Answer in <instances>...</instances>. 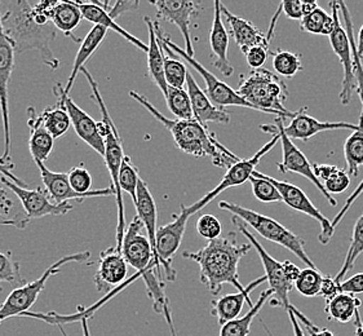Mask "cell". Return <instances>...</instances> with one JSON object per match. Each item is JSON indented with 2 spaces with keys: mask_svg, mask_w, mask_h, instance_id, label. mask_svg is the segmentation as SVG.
I'll return each mask as SVG.
<instances>
[{
  "mask_svg": "<svg viewBox=\"0 0 363 336\" xmlns=\"http://www.w3.org/2000/svg\"><path fill=\"white\" fill-rule=\"evenodd\" d=\"M51 0L30 4L26 0L11 1L1 15V25L16 53L35 51L40 53L44 64L57 70L60 61L52 51L51 43L56 39V28L51 21Z\"/></svg>",
  "mask_w": 363,
  "mask_h": 336,
  "instance_id": "cell-1",
  "label": "cell"
},
{
  "mask_svg": "<svg viewBox=\"0 0 363 336\" xmlns=\"http://www.w3.org/2000/svg\"><path fill=\"white\" fill-rule=\"evenodd\" d=\"M251 249V243H238L237 235L230 233L208 241L203 249L196 252H184L182 256L199 265L201 282L216 296L226 284L240 291L246 289L240 282L238 264Z\"/></svg>",
  "mask_w": 363,
  "mask_h": 336,
  "instance_id": "cell-2",
  "label": "cell"
},
{
  "mask_svg": "<svg viewBox=\"0 0 363 336\" xmlns=\"http://www.w3.org/2000/svg\"><path fill=\"white\" fill-rule=\"evenodd\" d=\"M130 96L167 128L174 138L176 147L184 153L196 158H210L212 163L220 168H230L240 161L237 155L218 142L215 133L208 131L207 127L196 122V119H169L136 91H131Z\"/></svg>",
  "mask_w": 363,
  "mask_h": 336,
  "instance_id": "cell-3",
  "label": "cell"
},
{
  "mask_svg": "<svg viewBox=\"0 0 363 336\" xmlns=\"http://www.w3.org/2000/svg\"><path fill=\"white\" fill-rule=\"evenodd\" d=\"M144 224L138 216L132 220L127 227L124 234L123 247L122 254L128 265L141 274L146 286L147 296L153 301V309L155 313L164 315L167 321L171 334H174V320L172 312L169 307L166 293H164V282L158 277L157 264L154 260L153 249L147 235L141 233Z\"/></svg>",
  "mask_w": 363,
  "mask_h": 336,
  "instance_id": "cell-4",
  "label": "cell"
},
{
  "mask_svg": "<svg viewBox=\"0 0 363 336\" xmlns=\"http://www.w3.org/2000/svg\"><path fill=\"white\" fill-rule=\"evenodd\" d=\"M83 74L86 75L89 87L92 91V99L97 103L99 109L101 111V122H99V128L101 132L104 142H105V163L111 176V188L116 191V207H118V224H116V247L122 252L123 247L124 234L127 230L125 227V212H124L123 197L122 190L119 188V172L122 167L124 155L123 147H122V140L119 136V132L116 130V125L113 123L110 118L109 111L105 105V101L100 94V88L94 77L88 72L86 67L82 69Z\"/></svg>",
  "mask_w": 363,
  "mask_h": 336,
  "instance_id": "cell-5",
  "label": "cell"
},
{
  "mask_svg": "<svg viewBox=\"0 0 363 336\" xmlns=\"http://www.w3.org/2000/svg\"><path fill=\"white\" fill-rule=\"evenodd\" d=\"M238 95L252 103L262 113L276 114L279 118L294 119L296 111L284 108L289 89L279 77L267 69L252 70L247 78H240Z\"/></svg>",
  "mask_w": 363,
  "mask_h": 336,
  "instance_id": "cell-6",
  "label": "cell"
},
{
  "mask_svg": "<svg viewBox=\"0 0 363 336\" xmlns=\"http://www.w3.org/2000/svg\"><path fill=\"white\" fill-rule=\"evenodd\" d=\"M218 207H220V210L230 212L232 215H234V218L240 219L242 223L252 228L255 232H257L265 240L274 242L277 245L284 246V249L290 250L291 252L294 255L298 256V259L306 264L308 268L317 269V267L314 265L304 249L306 241H303L298 235L292 233L282 224H279L277 220L262 215L259 212L248 210L246 207L228 202V201L218 202Z\"/></svg>",
  "mask_w": 363,
  "mask_h": 336,
  "instance_id": "cell-7",
  "label": "cell"
},
{
  "mask_svg": "<svg viewBox=\"0 0 363 336\" xmlns=\"http://www.w3.org/2000/svg\"><path fill=\"white\" fill-rule=\"evenodd\" d=\"M89 257H91L89 251L64 256L56 263L52 264L51 267H48L42 274V277L15 289L12 293L8 295L4 303L0 306V323H3L8 318L18 317V315L29 312L30 308L37 303L39 295L45 289L47 281L58 274L65 264L83 263Z\"/></svg>",
  "mask_w": 363,
  "mask_h": 336,
  "instance_id": "cell-8",
  "label": "cell"
},
{
  "mask_svg": "<svg viewBox=\"0 0 363 336\" xmlns=\"http://www.w3.org/2000/svg\"><path fill=\"white\" fill-rule=\"evenodd\" d=\"M154 28H155V33H157L158 38L167 45L171 51L174 52V56L182 57L188 65L191 66L196 73H199V75L203 78L204 83H206V91L204 92H206V95L208 96L211 103H213L215 106H218L220 109H224L225 106H240V108H248V109L260 111L252 103H247L245 99H242L235 89H233L230 86H228L225 82L218 79L201 62H198L194 57H190L185 50H182L179 45H176L167 35H164L162 33V29H160V22L154 21Z\"/></svg>",
  "mask_w": 363,
  "mask_h": 336,
  "instance_id": "cell-9",
  "label": "cell"
},
{
  "mask_svg": "<svg viewBox=\"0 0 363 336\" xmlns=\"http://www.w3.org/2000/svg\"><path fill=\"white\" fill-rule=\"evenodd\" d=\"M284 118H277L274 125H260V130L262 132H267L269 135H279V141L282 144V153H284V162L277 163L278 169L281 174H287V172H294L300 176H304L309 181H312L318 189L322 191V194L325 196L327 202L333 207L337 206V201L335 199L326 188L320 184V180L315 177L314 172H313V164L311 162L308 161L304 153L298 149L292 140L284 133Z\"/></svg>",
  "mask_w": 363,
  "mask_h": 336,
  "instance_id": "cell-10",
  "label": "cell"
},
{
  "mask_svg": "<svg viewBox=\"0 0 363 336\" xmlns=\"http://www.w3.org/2000/svg\"><path fill=\"white\" fill-rule=\"evenodd\" d=\"M233 224L240 229L242 234L246 235L248 238L250 243L252 245V247L256 250V252L260 256L262 267L265 269V277H267V282L269 284V289L273 291V298L270 299V306L274 307H282L289 310L291 307L290 291L294 287V284L290 282L286 274H284V263L276 260L273 256L269 255L265 249L260 245V242L256 240L254 234L248 230L247 227L245 223H242L240 219L237 218H232Z\"/></svg>",
  "mask_w": 363,
  "mask_h": 336,
  "instance_id": "cell-11",
  "label": "cell"
},
{
  "mask_svg": "<svg viewBox=\"0 0 363 336\" xmlns=\"http://www.w3.org/2000/svg\"><path fill=\"white\" fill-rule=\"evenodd\" d=\"M278 141H279V135L276 133L273 136V139L268 141L257 153L252 155V158H250V159H240L235 164H233L232 167L228 168L225 176L223 177L221 183L218 184L216 188H213L204 197L201 198L199 201H196L194 205L188 206V212H189L190 216H193L196 212L201 211L202 208H204L210 202H212L224 190L229 189L232 186H238V185H242V184L248 181L250 177L254 174L255 167L259 164L260 159H262L265 154L269 153L273 147H276Z\"/></svg>",
  "mask_w": 363,
  "mask_h": 336,
  "instance_id": "cell-12",
  "label": "cell"
},
{
  "mask_svg": "<svg viewBox=\"0 0 363 336\" xmlns=\"http://www.w3.org/2000/svg\"><path fill=\"white\" fill-rule=\"evenodd\" d=\"M15 47L8 39L0 13V111L3 119L4 132V152L0 157V163L13 164L11 162V123H9V109H8V84L15 67Z\"/></svg>",
  "mask_w": 363,
  "mask_h": 336,
  "instance_id": "cell-13",
  "label": "cell"
},
{
  "mask_svg": "<svg viewBox=\"0 0 363 336\" xmlns=\"http://www.w3.org/2000/svg\"><path fill=\"white\" fill-rule=\"evenodd\" d=\"M190 218L188 206L182 205L180 213L174 216L169 224L158 228L157 232V254L160 257V267L166 274V279L169 282H174L177 277V273L172 268V259L182 246Z\"/></svg>",
  "mask_w": 363,
  "mask_h": 336,
  "instance_id": "cell-14",
  "label": "cell"
},
{
  "mask_svg": "<svg viewBox=\"0 0 363 336\" xmlns=\"http://www.w3.org/2000/svg\"><path fill=\"white\" fill-rule=\"evenodd\" d=\"M330 7L333 11V17L335 18V29L330 35V43L333 47L335 55L339 57L344 69V78H342V91H340V101L342 105H348L352 100V96L357 91L356 78L353 73V53L352 45L349 40L348 34L342 28L339 18V3L331 1Z\"/></svg>",
  "mask_w": 363,
  "mask_h": 336,
  "instance_id": "cell-15",
  "label": "cell"
},
{
  "mask_svg": "<svg viewBox=\"0 0 363 336\" xmlns=\"http://www.w3.org/2000/svg\"><path fill=\"white\" fill-rule=\"evenodd\" d=\"M53 92L57 96V103L65 108L69 117L72 119V125L79 139L83 140L87 145L92 147L95 152L100 154L102 158L105 157V142L101 132L99 128V122H96L84 110L80 109L77 103H74L70 96L65 95L64 87L57 83Z\"/></svg>",
  "mask_w": 363,
  "mask_h": 336,
  "instance_id": "cell-16",
  "label": "cell"
},
{
  "mask_svg": "<svg viewBox=\"0 0 363 336\" xmlns=\"http://www.w3.org/2000/svg\"><path fill=\"white\" fill-rule=\"evenodd\" d=\"M150 4L157 9V16L160 20L171 22L180 29L185 42V52L190 57H194L190 25L193 18L201 12V3L191 0H157L150 1Z\"/></svg>",
  "mask_w": 363,
  "mask_h": 336,
  "instance_id": "cell-17",
  "label": "cell"
},
{
  "mask_svg": "<svg viewBox=\"0 0 363 336\" xmlns=\"http://www.w3.org/2000/svg\"><path fill=\"white\" fill-rule=\"evenodd\" d=\"M1 183L8 189L13 191L16 197L20 199L23 212L26 213L28 219H40L44 216H58V215H65L69 211L73 210V206L70 202H66L62 205H56L55 202H51L47 193L42 188L37 189H29V188H21L7 177H1Z\"/></svg>",
  "mask_w": 363,
  "mask_h": 336,
  "instance_id": "cell-18",
  "label": "cell"
},
{
  "mask_svg": "<svg viewBox=\"0 0 363 336\" xmlns=\"http://www.w3.org/2000/svg\"><path fill=\"white\" fill-rule=\"evenodd\" d=\"M267 179L281 193L286 205L291 207L292 210H295V211L306 213L309 218L317 220L320 223V228H322V232L320 234V242L322 245H327L335 233L333 223L327 219L326 216H323L322 212L315 206L313 205L312 201L309 199L306 193L294 184L287 183V181H279V180H276L272 176L268 175H267Z\"/></svg>",
  "mask_w": 363,
  "mask_h": 336,
  "instance_id": "cell-19",
  "label": "cell"
},
{
  "mask_svg": "<svg viewBox=\"0 0 363 336\" xmlns=\"http://www.w3.org/2000/svg\"><path fill=\"white\" fill-rule=\"evenodd\" d=\"M35 164L40 171V177H42V181H43L44 188L47 190V193L51 196L53 202L56 205H62V203H66L69 201L82 202L83 199H87V198L116 196V191L111 188V185H110V188H106V189L91 190L89 193L80 194L72 188L67 174L53 172V171L44 166L43 162L37 161Z\"/></svg>",
  "mask_w": 363,
  "mask_h": 336,
  "instance_id": "cell-20",
  "label": "cell"
},
{
  "mask_svg": "<svg viewBox=\"0 0 363 336\" xmlns=\"http://www.w3.org/2000/svg\"><path fill=\"white\" fill-rule=\"evenodd\" d=\"M221 12H223V16L225 17L226 21L230 26L232 35L234 40H235V43L238 44L240 51L246 55L254 47L269 45L270 38L273 35V30L276 26L277 18H278L279 13L282 12V8L279 6L278 12L274 16V18L272 20L273 22L270 25L268 34H264L262 30L257 29L252 22L247 21V20L238 17V16L233 15L232 12L223 3H221Z\"/></svg>",
  "mask_w": 363,
  "mask_h": 336,
  "instance_id": "cell-21",
  "label": "cell"
},
{
  "mask_svg": "<svg viewBox=\"0 0 363 336\" xmlns=\"http://www.w3.org/2000/svg\"><path fill=\"white\" fill-rule=\"evenodd\" d=\"M99 269L96 271L94 282L97 291H108L116 289L124 284L127 279V267L128 264L123 254L116 246L102 251L99 257Z\"/></svg>",
  "mask_w": 363,
  "mask_h": 336,
  "instance_id": "cell-22",
  "label": "cell"
},
{
  "mask_svg": "<svg viewBox=\"0 0 363 336\" xmlns=\"http://www.w3.org/2000/svg\"><path fill=\"white\" fill-rule=\"evenodd\" d=\"M361 127L357 123L348 122H320L315 118L311 117L306 111V108L298 110L295 118L291 119L289 125H284V131L291 140H308L318 135L320 132L336 131V130H349L358 131Z\"/></svg>",
  "mask_w": 363,
  "mask_h": 336,
  "instance_id": "cell-23",
  "label": "cell"
},
{
  "mask_svg": "<svg viewBox=\"0 0 363 336\" xmlns=\"http://www.w3.org/2000/svg\"><path fill=\"white\" fill-rule=\"evenodd\" d=\"M213 22L210 30L211 55H212V64L218 69L220 73L225 77H232L234 74L228 51H229V34L225 29L223 21V12H221V3L215 1L213 4Z\"/></svg>",
  "mask_w": 363,
  "mask_h": 336,
  "instance_id": "cell-24",
  "label": "cell"
},
{
  "mask_svg": "<svg viewBox=\"0 0 363 336\" xmlns=\"http://www.w3.org/2000/svg\"><path fill=\"white\" fill-rule=\"evenodd\" d=\"M135 207H136L138 218L144 224V228L146 229V235H147L150 245H152L154 260H155V264H157L158 277L163 281L160 257H158V254H157V232H158L157 221H158V211H157V205H155L153 194L149 190V186H147L145 180H143V179H140V181H138V199H136Z\"/></svg>",
  "mask_w": 363,
  "mask_h": 336,
  "instance_id": "cell-25",
  "label": "cell"
},
{
  "mask_svg": "<svg viewBox=\"0 0 363 336\" xmlns=\"http://www.w3.org/2000/svg\"><path fill=\"white\" fill-rule=\"evenodd\" d=\"M186 88L191 101L193 116L196 122L207 127V123H221L226 125L230 121V116L225 109H220L211 103L208 96L206 95L202 88L198 86L194 77L188 73L186 77Z\"/></svg>",
  "mask_w": 363,
  "mask_h": 336,
  "instance_id": "cell-26",
  "label": "cell"
},
{
  "mask_svg": "<svg viewBox=\"0 0 363 336\" xmlns=\"http://www.w3.org/2000/svg\"><path fill=\"white\" fill-rule=\"evenodd\" d=\"M264 282H267L265 276L257 278L256 281L251 282L243 291L237 293H228V295L221 296L220 299L213 300L211 313L213 317H216L218 325L223 326L228 322L238 320L240 312L243 310L246 303L250 306V309L254 307L255 304H252V301L250 299V293Z\"/></svg>",
  "mask_w": 363,
  "mask_h": 336,
  "instance_id": "cell-27",
  "label": "cell"
},
{
  "mask_svg": "<svg viewBox=\"0 0 363 336\" xmlns=\"http://www.w3.org/2000/svg\"><path fill=\"white\" fill-rule=\"evenodd\" d=\"M147 30H149V50H147V74L160 88L163 96H167L168 84L164 77V51L160 43V38L155 33L154 21L150 17H144Z\"/></svg>",
  "mask_w": 363,
  "mask_h": 336,
  "instance_id": "cell-28",
  "label": "cell"
},
{
  "mask_svg": "<svg viewBox=\"0 0 363 336\" xmlns=\"http://www.w3.org/2000/svg\"><path fill=\"white\" fill-rule=\"evenodd\" d=\"M28 114H29L28 125L30 128V154H31L34 162H43L44 163L51 155L53 147H55V139L44 127L40 118H39V114L34 108H29Z\"/></svg>",
  "mask_w": 363,
  "mask_h": 336,
  "instance_id": "cell-29",
  "label": "cell"
},
{
  "mask_svg": "<svg viewBox=\"0 0 363 336\" xmlns=\"http://www.w3.org/2000/svg\"><path fill=\"white\" fill-rule=\"evenodd\" d=\"M77 4V7L79 8L80 13L83 16V18H86L87 21L92 22L95 25L102 26L105 29L113 30L116 31V34H119L121 37H123L125 40H128L130 43L133 44L135 47H138V50L141 51L147 52L149 47L146 45L144 42H141L140 39L136 37H133L132 34H130L128 31H125L123 28H121L118 23H116L109 13L102 9L101 7L96 6L95 3H83V1H74Z\"/></svg>",
  "mask_w": 363,
  "mask_h": 336,
  "instance_id": "cell-30",
  "label": "cell"
},
{
  "mask_svg": "<svg viewBox=\"0 0 363 336\" xmlns=\"http://www.w3.org/2000/svg\"><path fill=\"white\" fill-rule=\"evenodd\" d=\"M106 34H108V29H105V28H102V26H99V25H95L92 29L88 31L87 35H86V38L83 39V42L80 44L79 51H78L77 56H75V60H74L72 73L69 75L65 87H64L65 95L69 96L72 88H73L74 82H75L77 77H78V74L82 72V69L84 67V64L87 62L89 57H91V56L97 51V48L101 45L104 39L106 37Z\"/></svg>",
  "mask_w": 363,
  "mask_h": 336,
  "instance_id": "cell-31",
  "label": "cell"
},
{
  "mask_svg": "<svg viewBox=\"0 0 363 336\" xmlns=\"http://www.w3.org/2000/svg\"><path fill=\"white\" fill-rule=\"evenodd\" d=\"M83 16L74 1H55L51 9V21L56 29L62 31L66 37L72 38L75 43L83 42L74 35Z\"/></svg>",
  "mask_w": 363,
  "mask_h": 336,
  "instance_id": "cell-32",
  "label": "cell"
},
{
  "mask_svg": "<svg viewBox=\"0 0 363 336\" xmlns=\"http://www.w3.org/2000/svg\"><path fill=\"white\" fill-rule=\"evenodd\" d=\"M359 307H361V300L357 299L354 295L339 293L326 300L325 312L328 320L347 323L356 317Z\"/></svg>",
  "mask_w": 363,
  "mask_h": 336,
  "instance_id": "cell-33",
  "label": "cell"
},
{
  "mask_svg": "<svg viewBox=\"0 0 363 336\" xmlns=\"http://www.w3.org/2000/svg\"><path fill=\"white\" fill-rule=\"evenodd\" d=\"M273 296V291L268 289L262 291L259 296V300L255 303L254 307L248 310L243 317H240L235 321H230L220 326V336H248L251 332V326L254 322L256 315L262 310L264 304L270 300Z\"/></svg>",
  "mask_w": 363,
  "mask_h": 336,
  "instance_id": "cell-34",
  "label": "cell"
},
{
  "mask_svg": "<svg viewBox=\"0 0 363 336\" xmlns=\"http://www.w3.org/2000/svg\"><path fill=\"white\" fill-rule=\"evenodd\" d=\"M313 172L330 194H340L348 189L350 176L345 169L331 164H313Z\"/></svg>",
  "mask_w": 363,
  "mask_h": 336,
  "instance_id": "cell-35",
  "label": "cell"
},
{
  "mask_svg": "<svg viewBox=\"0 0 363 336\" xmlns=\"http://www.w3.org/2000/svg\"><path fill=\"white\" fill-rule=\"evenodd\" d=\"M359 130L352 132L344 144V157L347 161L349 176L358 175V169L363 166V109L359 117Z\"/></svg>",
  "mask_w": 363,
  "mask_h": 336,
  "instance_id": "cell-36",
  "label": "cell"
},
{
  "mask_svg": "<svg viewBox=\"0 0 363 336\" xmlns=\"http://www.w3.org/2000/svg\"><path fill=\"white\" fill-rule=\"evenodd\" d=\"M39 118L53 139L64 136L72 125V119L65 108L60 103H56L53 108H47L42 114H39Z\"/></svg>",
  "mask_w": 363,
  "mask_h": 336,
  "instance_id": "cell-37",
  "label": "cell"
},
{
  "mask_svg": "<svg viewBox=\"0 0 363 336\" xmlns=\"http://www.w3.org/2000/svg\"><path fill=\"white\" fill-rule=\"evenodd\" d=\"M300 29L303 33L330 37L335 29V18L333 15H327L326 11L318 7L300 21Z\"/></svg>",
  "mask_w": 363,
  "mask_h": 336,
  "instance_id": "cell-38",
  "label": "cell"
},
{
  "mask_svg": "<svg viewBox=\"0 0 363 336\" xmlns=\"http://www.w3.org/2000/svg\"><path fill=\"white\" fill-rule=\"evenodd\" d=\"M160 43L163 47V51L166 52L164 53V77H166L168 86L184 89V86L186 84V77H188L189 70L186 69V65L184 62L174 59L176 56H174V52L171 51L166 44L163 43L162 40H160Z\"/></svg>",
  "mask_w": 363,
  "mask_h": 336,
  "instance_id": "cell-39",
  "label": "cell"
},
{
  "mask_svg": "<svg viewBox=\"0 0 363 336\" xmlns=\"http://www.w3.org/2000/svg\"><path fill=\"white\" fill-rule=\"evenodd\" d=\"M339 8L342 11L344 21H345V31L348 34L350 45H352V53H353V73L356 78L357 94L359 96V100L363 105V65L362 59L359 57L358 52H357L356 39H354V31H353V23H352V17L349 13L348 7L344 1H337Z\"/></svg>",
  "mask_w": 363,
  "mask_h": 336,
  "instance_id": "cell-40",
  "label": "cell"
},
{
  "mask_svg": "<svg viewBox=\"0 0 363 336\" xmlns=\"http://www.w3.org/2000/svg\"><path fill=\"white\" fill-rule=\"evenodd\" d=\"M363 254V213L357 220L356 225L353 229V235H352V241L349 246L348 254L345 256V260L342 264V269L337 273V276L335 277V281L340 285L342 281H345V276L356 263L358 256Z\"/></svg>",
  "mask_w": 363,
  "mask_h": 336,
  "instance_id": "cell-41",
  "label": "cell"
},
{
  "mask_svg": "<svg viewBox=\"0 0 363 336\" xmlns=\"http://www.w3.org/2000/svg\"><path fill=\"white\" fill-rule=\"evenodd\" d=\"M164 99L167 101L168 109L174 114L176 119H182V121L194 119L188 91L168 86L167 96Z\"/></svg>",
  "mask_w": 363,
  "mask_h": 336,
  "instance_id": "cell-42",
  "label": "cell"
},
{
  "mask_svg": "<svg viewBox=\"0 0 363 336\" xmlns=\"http://www.w3.org/2000/svg\"><path fill=\"white\" fill-rule=\"evenodd\" d=\"M273 67L276 73L284 78H292L303 70L301 56L294 52L277 50L273 55Z\"/></svg>",
  "mask_w": 363,
  "mask_h": 336,
  "instance_id": "cell-43",
  "label": "cell"
},
{
  "mask_svg": "<svg viewBox=\"0 0 363 336\" xmlns=\"http://www.w3.org/2000/svg\"><path fill=\"white\" fill-rule=\"evenodd\" d=\"M252 185L254 196L256 199L264 203H273V202H282V196L278 191L276 186L269 181L267 175H262L260 172L255 171L252 176L248 180Z\"/></svg>",
  "mask_w": 363,
  "mask_h": 336,
  "instance_id": "cell-44",
  "label": "cell"
},
{
  "mask_svg": "<svg viewBox=\"0 0 363 336\" xmlns=\"http://www.w3.org/2000/svg\"><path fill=\"white\" fill-rule=\"evenodd\" d=\"M323 281V274L318 269L306 268L301 269L300 276L295 281V289L298 293L304 295L306 298L320 296V286Z\"/></svg>",
  "mask_w": 363,
  "mask_h": 336,
  "instance_id": "cell-45",
  "label": "cell"
},
{
  "mask_svg": "<svg viewBox=\"0 0 363 336\" xmlns=\"http://www.w3.org/2000/svg\"><path fill=\"white\" fill-rule=\"evenodd\" d=\"M1 284H11V285H25V279L21 276L20 263L16 262L11 251L0 252V291Z\"/></svg>",
  "mask_w": 363,
  "mask_h": 336,
  "instance_id": "cell-46",
  "label": "cell"
},
{
  "mask_svg": "<svg viewBox=\"0 0 363 336\" xmlns=\"http://www.w3.org/2000/svg\"><path fill=\"white\" fill-rule=\"evenodd\" d=\"M138 181H140V176H138V167H135L131 158L125 155L119 172V188L122 191H125L131 196L133 205L136 203V199H138Z\"/></svg>",
  "mask_w": 363,
  "mask_h": 336,
  "instance_id": "cell-47",
  "label": "cell"
},
{
  "mask_svg": "<svg viewBox=\"0 0 363 336\" xmlns=\"http://www.w3.org/2000/svg\"><path fill=\"white\" fill-rule=\"evenodd\" d=\"M69 181L70 185L77 193L80 194H86L91 191L92 184H94V179L89 174L87 168L84 167V164H79L77 167H73L69 172Z\"/></svg>",
  "mask_w": 363,
  "mask_h": 336,
  "instance_id": "cell-48",
  "label": "cell"
},
{
  "mask_svg": "<svg viewBox=\"0 0 363 336\" xmlns=\"http://www.w3.org/2000/svg\"><path fill=\"white\" fill-rule=\"evenodd\" d=\"M196 232L201 237L207 238L208 241H212V240H216L218 237H221L223 225L216 216H213L211 213H206L196 220Z\"/></svg>",
  "mask_w": 363,
  "mask_h": 336,
  "instance_id": "cell-49",
  "label": "cell"
},
{
  "mask_svg": "<svg viewBox=\"0 0 363 336\" xmlns=\"http://www.w3.org/2000/svg\"><path fill=\"white\" fill-rule=\"evenodd\" d=\"M15 202L8 196L7 190L0 186V224L17 228V220L11 213L13 211Z\"/></svg>",
  "mask_w": 363,
  "mask_h": 336,
  "instance_id": "cell-50",
  "label": "cell"
},
{
  "mask_svg": "<svg viewBox=\"0 0 363 336\" xmlns=\"http://www.w3.org/2000/svg\"><path fill=\"white\" fill-rule=\"evenodd\" d=\"M269 45H257L251 48L246 53V60L248 65L251 66L254 70L262 69V66L265 64L268 59Z\"/></svg>",
  "mask_w": 363,
  "mask_h": 336,
  "instance_id": "cell-51",
  "label": "cell"
},
{
  "mask_svg": "<svg viewBox=\"0 0 363 336\" xmlns=\"http://www.w3.org/2000/svg\"><path fill=\"white\" fill-rule=\"evenodd\" d=\"M292 309H294V315H296L298 322H301L304 325V329L306 330V332L309 334V336H335L333 334V331L325 329V327H318L317 325H314L308 317L303 315L296 308L294 307Z\"/></svg>",
  "mask_w": 363,
  "mask_h": 336,
  "instance_id": "cell-52",
  "label": "cell"
},
{
  "mask_svg": "<svg viewBox=\"0 0 363 336\" xmlns=\"http://www.w3.org/2000/svg\"><path fill=\"white\" fill-rule=\"evenodd\" d=\"M304 1L301 0H284L281 3V8L286 17L291 20L301 21L304 18V11H303Z\"/></svg>",
  "mask_w": 363,
  "mask_h": 336,
  "instance_id": "cell-53",
  "label": "cell"
},
{
  "mask_svg": "<svg viewBox=\"0 0 363 336\" xmlns=\"http://www.w3.org/2000/svg\"><path fill=\"white\" fill-rule=\"evenodd\" d=\"M339 291L352 295L363 293V273H358L356 276L342 281L339 285Z\"/></svg>",
  "mask_w": 363,
  "mask_h": 336,
  "instance_id": "cell-54",
  "label": "cell"
},
{
  "mask_svg": "<svg viewBox=\"0 0 363 336\" xmlns=\"http://www.w3.org/2000/svg\"><path fill=\"white\" fill-rule=\"evenodd\" d=\"M363 193V179L361 183L358 184V186H356V189L353 190V193L349 196L348 199L345 201V203H344V207H342V210L339 211V213L335 216L334 221H333V228H336L339 225V223L342 221V218L345 216V213L350 210V207L354 203L357 201V198L359 197L361 194Z\"/></svg>",
  "mask_w": 363,
  "mask_h": 336,
  "instance_id": "cell-55",
  "label": "cell"
},
{
  "mask_svg": "<svg viewBox=\"0 0 363 336\" xmlns=\"http://www.w3.org/2000/svg\"><path fill=\"white\" fill-rule=\"evenodd\" d=\"M138 0L136 1H128V0H119V1H116L111 7H110L109 13L110 17L116 21V18L119 17V16L123 15L125 12H132V11H135V9H138Z\"/></svg>",
  "mask_w": 363,
  "mask_h": 336,
  "instance_id": "cell-56",
  "label": "cell"
},
{
  "mask_svg": "<svg viewBox=\"0 0 363 336\" xmlns=\"http://www.w3.org/2000/svg\"><path fill=\"white\" fill-rule=\"evenodd\" d=\"M339 293H340L339 291V284L335 281V278L330 277V276L323 277L322 286H320V296H323L327 300Z\"/></svg>",
  "mask_w": 363,
  "mask_h": 336,
  "instance_id": "cell-57",
  "label": "cell"
},
{
  "mask_svg": "<svg viewBox=\"0 0 363 336\" xmlns=\"http://www.w3.org/2000/svg\"><path fill=\"white\" fill-rule=\"evenodd\" d=\"M12 168H15V164H3V163H0V174L4 175V177H7L8 180H11V181L15 183L16 185H18V186H21V188H28V186H29L28 184L25 183V181H22L21 179H18L17 176L13 175V174L11 172Z\"/></svg>",
  "mask_w": 363,
  "mask_h": 336,
  "instance_id": "cell-58",
  "label": "cell"
},
{
  "mask_svg": "<svg viewBox=\"0 0 363 336\" xmlns=\"http://www.w3.org/2000/svg\"><path fill=\"white\" fill-rule=\"evenodd\" d=\"M284 274H286L287 279L295 285V281H296L298 276H300V271H301V269L298 268V265L291 263L289 260H287V262H284Z\"/></svg>",
  "mask_w": 363,
  "mask_h": 336,
  "instance_id": "cell-59",
  "label": "cell"
},
{
  "mask_svg": "<svg viewBox=\"0 0 363 336\" xmlns=\"http://www.w3.org/2000/svg\"><path fill=\"white\" fill-rule=\"evenodd\" d=\"M294 306L291 304V307L289 308V310H287V313H289V317H290L291 325H292V329H294V334L295 336H306L304 335V331L301 329V326H300V322H298V318H296V315H294Z\"/></svg>",
  "mask_w": 363,
  "mask_h": 336,
  "instance_id": "cell-60",
  "label": "cell"
},
{
  "mask_svg": "<svg viewBox=\"0 0 363 336\" xmlns=\"http://www.w3.org/2000/svg\"><path fill=\"white\" fill-rule=\"evenodd\" d=\"M357 52H358V55H359V57L362 59L363 56V25L362 28L359 29L358 31V37H357Z\"/></svg>",
  "mask_w": 363,
  "mask_h": 336,
  "instance_id": "cell-61",
  "label": "cell"
},
{
  "mask_svg": "<svg viewBox=\"0 0 363 336\" xmlns=\"http://www.w3.org/2000/svg\"><path fill=\"white\" fill-rule=\"evenodd\" d=\"M356 327L357 336H363V321H361L359 312H357L356 313Z\"/></svg>",
  "mask_w": 363,
  "mask_h": 336,
  "instance_id": "cell-62",
  "label": "cell"
},
{
  "mask_svg": "<svg viewBox=\"0 0 363 336\" xmlns=\"http://www.w3.org/2000/svg\"><path fill=\"white\" fill-rule=\"evenodd\" d=\"M88 321H89V318H82L79 321L80 325H82V330H83V336H91Z\"/></svg>",
  "mask_w": 363,
  "mask_h": 336,
  "instance_id": "cell-63",
  "label": "cell"
},
{
  "mask_svg": "<svg viewBox=\"0 0 363 336\" xmlns=\"http://www.w3.org/2000/svg\"><path fill=\"white\" fill-rule=\"evenodd\" d=\"M0 326H1V323H0Z\"/></svg>",
  "mask_w": 363,
  "mask_h": 336,
  "instance_id": "cell-64",
  "label": "cell"
}]
</instances>
